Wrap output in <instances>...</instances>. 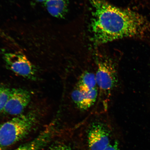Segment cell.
<instances>
[{"label": "cell", "instance_id": "obj_7", "mask_svg": "<svg viewBox=\"0 0 150 150\" xmlns=\"http://www.w3.org/2000/svg\"><path fill=\"white\" fill-rule=\"evenodd\" d=\"M51 136V131L47 129L31 142L14 150H39L47 144Z\"/></svg>", "mask_w": 150, "mask_h": 150}, {"label": "cell", "instance_id": "obj_1", "mask_svg": "<svg viewBox=\"0 0 150 150\" xmlns=\"http://www.w3.org/2000/svg\"><path fill=\"white\" fill-rule=\"evenodd\" d=\"M91 28L94 41L103 44L129 38H142L150 31L147 18L128 8H120L104 0H91Z\"/></svg>", "mask_w": 150, "mask_h": 150}, {"label": "cell", "instance_id": "obj_5", "mask_svg": "<svg viewBox=\"0 0 150 150\" xmlns=\"http://www.w3.org/2000/svg\"><path fill=\"white\" fill-rule=\"evenodd\" d=\"M30 100V94L26 90L20 88L11 89L4 111L9 115H20L27 107Z\"/></svg>", "mask_w": 150, "mask_h": 150}, {"label": "cell", "instance_id": "obj_9", "mask_svg": "<svg viewBox=\"0 0 150 150\" xmlns=\"http://www.w3.org/2000/svg\"><path fill=\"white\" fill-rule=\"evenodd\" d=\"M104 150H120L119 144L117 142L112 144H110Z\"/></svg>", "mask_w": 150, "mask_h": 150}, {"label": "cell", "instance_id": "obj_4", "mask_svg": "<svg viewBox=\"0 0 150 150\" xmlns=\"http://www.w3.org/2000/svg\"><path fill=\"white\" fill-rule=\"evenodd\" d=\"M4 58L9 69L15 74L25 78H34L35 70L33 65L26 56L21 52H7Z\"/></svg>", "mask_w": 150, "mask_h": 150}, {"label": "cell", "instance_id": "obj_6", "mask_svg": "<svg viewBox=\"0 0 150 150\" xmlns=\"http://www.w3.org/2000/svg\"><path fill=\"white\" fill-rule=\"evenodd\" d=\"M69 0H47L44 5L48 12L57 18L64 17L68 11Z\"/></svg>", "mask_w": 150, "mask_h": 150}, {"label": "cell", "instance_id": "obj_2", "mask_svg": "<svg viewBox=\"0 0 150 150\" xmlns=\"http://www.w3.org/2000/svg\"><path fill=\"white\" fill-rule=\"evenodd\" d=\"M36 121V116L31 112L20 114L0 125V147L3 149L25 137Z\"/></svg>", "mask_w": 150, "mask_h": 150}, {"label": "cell", "instance_id": "obj_3", "mask_svg": "<svg viewBox=\"0 0 150 150\" xmlns=\"http://www.w3.org/2000/svg\"><path fill=\"white\" fill-rule=\"evenodd\" d=\"M105 112L93 113L94 118L88 131V142L90 150H104L110 145L109 127L103 119Z\"/></svg>", "mask_w": 150, "mask_h": 150}, {"label": "cell", "instance_id": "obj_12", "mask_svg": "<svg viewBox=\"0 0 150 150\" xmlns=\"http://www.w3.org/2000/svg\"><path fill=\"white\" fill-rule=\"evenodd\" d=\"M0 150H3V149L1 147H0Z\"/></svg>", "mask_w": 150, "mask_h": 150}, {"label": "cell", "instance_id": "obj_8", "mask_svg": "<svg viewBox=\"0 0 150 150\" xmlns=\"http://www.w3.org/2000/svg\"><path fill=\"white\" fill-rule=\"evenodd\" d=\"M11 89L0 87V113L4 111L9 98Z\"/></svg>", "mask_w": 150, "mask_h": 150}, {"label": "cell", "instance_id": "obj_11", "mask_svg": "<svg viewBox=\"0 0 150 150\" xmlns=\"http://www.w3.org/2000/svg\"><path fill=\"white\" fill-rule=\"evenodd\" d=\"M34 1L35 3H44L45 1H47V0H33Z\"/></svg>", "mask_w": 150, "mask_h": 150}, {"label": "cell", "instance_id": "obj_10", "mask_svg": "<svg viewBox=\"0 0 150 150\" xmlns=\"http://www.w3.org/2000/svg\"><path fill=\"white\" fill-rule=\"evenodd\" d=\"M52 150H70L67 147L64 146H59L53 148Z\"/></svg>", "mask_w": 150, "mask_h": 150}]
</instances>
